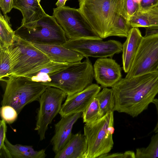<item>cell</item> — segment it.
Wrapping results in <instances>:
<instances>
[{
  "label": "cell",
  "mask_w": 158,
  "mask_h": 158,
  "mask_svg": "<svg viewBox=\"0 0 158 158\" xmlns=\"http://www.w3.org/2000/svg\"><path fill=\"white\" fill-rule=\"evenodd\" d=\"M111 87L114 111L137 117L148 109L158 94V71L122 78Z\"/></svg>",
  "instance_id": "1"
},
{
  "label": "cell",
  "mask_w": 158,
  "mask_h": 158,
  "mask_svg": "<svg viewBox=\"0 0 158 158\" xmlns=\"http://www.w3.org/2000/svg\"><path fill=\"white\" fill-rule=\"evenodd\" d=\"M79 10L102 39L110 36L120 13L121 0H78Z\"/></svg>",
  "instance_id": "2"
},
{
  "label": "cell",
  "mask_w": 158,
  "mask_h": 158,
  "mask_svg": "<svg viewBox=\"0 0 158 158\" xmlns=\"http://www.w3.org/2000/svg\"><path fill=\"white\" fill-rule=\"evenodd\" d=\"M94 78L93 67L87 58L82 62L70 63L64 69L50 77L47 81L42 83L58 88L67 96L82 91L92 84Z\"/></svg>",
  "instance_id": "3"
},
{
  "label": "cell",
  "mask_w": 158,
  "mask_h": 158,
  "mask_svg": "<svg viewBox=\"0 0 158 158\" xmlns=\"http://www.w3.org/2000/svg\"><path fill=\"white\" fill-rule=\"evenodd\" d=\"M6 82L1 105L13 107L18 114L27 105L38 101L48 87L26 76H11Z\"/></svg>",
  "instance_id": "4"
},
{
  "label": "cell",
  "mask_w": 158,
  "mask_h": 158,
  "mask_svg": "<svg viewBox=\"0 0 158 158\" xmlns=\"http://www.w3.org/2000/svg\"><path fill=\"white\" fill-rule=\"evenodd\" d=\"M113 112L85 125L84 135L88 147L83 158H98L108 153L113 148V134L114 131Z\"/></svg>",
  "instance_id": "5"
},
{
  "label": "cell",
  "mask_w": 158,
  "mask_h": 158,
  "mask_svg": "<svg viewBox=\"0 0 158 158\" xmlns=\"http://www.w3.org/2000/svg\"><path fill=\"white\" fill-rule=\"evenodd\" d=\"M15 32L19 37L32 43L62 45L68 40L56 19L47 14L32 27L20 26Z\"/></svg>",
  "instance_id": "6"
},
{
  "label": "cell",
  "mask_w": 158,
  "mask_h": 158,
  "mask_svg": "<svg viewBox=\"0 0 158 158\" xmlns=\"http://www.w3.org/2000/svg\"><path fill=\"white\" fill-rule=\"evenodd\" d=\"M52 16L64 30L69 40H102L77 9L64 6L53 9Z\"/></svg>",
  "instance_id": "7"
},
{
  "label": "cell",
  "mask_w": 158,
  "mask_h": 158,
  "mask_svg": "<svg viewBox=\"0 0 158 158\" xmlns=\"http://www.w3.org/2000/svg\"><path fill=\"white\" fill-rule=\"evenodd\" d=\"M67 96L62 90L51 86H48L40 96L34 129L37 131L40 141L45 139L49 125L59 113L63 102Z\"/></svg>",
  "instance_id": "8"
},
{
  "label": "cell",
  "mask_w": 158,
  "mask_h": 158,
  "mask_svg": "<svg viewBox=\"0 0 158 158\" xmlns=\"http://www.w3.org/2000/svg\"><path fill=\"white\" fill-rule=\"evenodd\" d=\"M158 71V33L143 37L131 67L125 77L131 78Z\"/></svg>",
  "instance_id": "9"
},
{
  "label": "cell",
  "mask_w": 158,
  "mask_h": 158,
  "mask_svg": "<svg viewBox=\"0 0 158 158\" xmlns=\"http://www.w3.org/2000/svg\"><path fill=\"white\" fill-rule=\"evenodd\" d=\"M15 42L21 48V54L19 62L13 70L11 76L28 77L54 61L32 43L18 35Z\"/></svg>",
  "instance_id": "10"
},
{
  "label": "cell",
  "mask_w": 158,
  "mask_h": 158,
  "mask_svg": "<svg viewBox=\"0 0 158 158\" xmlns=\"http://www.w3.org/2000/svg\"><path fill=\"white\" fill-rule=\"evenodd\" d=\"M76 52L86 58L89 57L99 58L112 57L122 52L123 44L119 41L109 40L85 39L69 40L62 44Z\"/></svg>",
  "instance_id": "11"
},
{
  "label": "cell",
  "mask_w": 158,
  "mask_h": 158,
  "mask_svg": "<svg viewBox=\"0 0 158 158\" xmlns=\"http://www.w3.org/2000/svg\"><path fill=\"white\" fill-rule=\"evenodd\" d=\"M101 89V87L97 84H92L80 92L67 95L59 113L61 117L82 113L95 98Z\"/></svg>",
  "instance_id": "12"
},
{
  "label": "cell",
  "mask_w": 158,
  "mask_h": 158,
  "mask_svg": "<svg viewBox=\"0 0 158 158\" xmlns=\"http://www.w3.org/2000/svg\"><path fill=\"white\" fill-rule=\"evenodd\" d=\"M93 69L94 78L103 88L112 87L122 78L120 65L112 58L98 59Z\"/></svg>",
  "instance_id": "13"
},
{
  "label": "cell",
  "mask_w": 158,
  "mask_h": 158,
  "mask_svg": "<svg viewBox=\"0 0 158 158\" xmlns=\"http://www.w3.org/2000/svg\"><path fill=\"white\" fill-rule=\"evenodd\" d=\"M82 114L79 112L62 117L55 124L54 134L50 142L55 155L64 148L70 139L73 126Z\"/></svg>",
  "instance_id": "14"
},
{
  "label": "cell",
  "mask_w": 158,
  "mask_h": 158,
  "mask_svg": "<svg viewBox=\"0 0 158 158\" xmlns=\"http://www.w3.org/2000/svg\"><path fill=\"white\" fill-rule=\"evenodd\" d=\"M40 2V0H13V8L20 10L23 16L21 26L32 27L46 14Z\"/></svg>",
  "instance_id": "15"
},
{
  "label": "cell",
  "mask_w": 158,
  "mask_h": 158,
  "mask_svg": "<svg viewBox=\"0 0 158 158\" xmlns=\"http://www.w3.org/2000/svg\"><path fill=\"white\" fill-rule=\"evenodd\" d=\"M32 44L55 61L73 63L81 61L84 58L81 54L66 48L62 45Z\"/></svg>",
  "instance_id": "16"
},
{
  "label": "cell",
  "mask_w": 158,
  "mask_h": 158,
  "mask_svg": "<svg viewBox=\"0 0 158 158\" xmlns=\"http://www.w3.org/2000/svg\"><path fill=\"white\" fill-rule=\"evenodd\" d=\"M143 37L138 28L132 27L123 44V68L125 73L128 72L131 67Z\"/></svg>",
  "instance_id": "17"
},
{
  "label": "cell",
  "mask_w": 158,
  "mask_h": 158,
  "mask_svg": "<svg viewBox=\"0 0 158 158\" xmlns=\"http://www.w3.org/2000/svg\"><path fill=\"white\" fill-rule=\"evenodd\" d=\"M21 54V48L15 42L14 45L6 48L0 47V79L11 76L13 70L19 62ZM7 78V79H8Z\"/></svg>",
  "instance_id": "18"
},
{
  "label": "cell",
  "mask_w": 158,
  "mask_h": 158,
  "mask_svg": "<svg viewBox=\"0 0 158 158\" xmlns=\"http://www.w3.org/2000/svg\"><path fill=\"white\" fill-rule=\"evenodd\" d=\"M88 147L84 135L79 132L72 136L64 148L55 154V158H83Z\"/></svg>",
  "instance_id": "19"
},
{
  "label": "cell",
  "mask_w": 158,
  "mask_h": 158,
  "mask_svg": "<svg viewBox=\"0 0 158 158\" xmlns=\"http://www.w3.org/2000/svg\"><path fill=\"white\" fill-rule=\"evenodd\" d=\"M129 23L132 27H158V5L145 11H138L131 18Z\"/></svg>",
  "instance_id": "20"
},
{
  "label": "cell",
  "mask_w": 158,
  "mask_h": 158,
  "mask_svg": "<svg viewBox=\"0 0 158 158\" xmlns=\"http://www.w3.org/2000/svg\"><path fill=\"white\" fill-rule=\"evenodd\" d=\"M5 144L12 158H44L47 156L44 149L36 151L32 146L13 144L6 138Z\"/></svg>",
  "instance_id": "21"
},
{
  "label": "cell",
  "mask_w": 158,
  "mask_h": 158,
  "mask_svg": "<svg viewBox=\"0 0 158 158\" xmlns=\"http://www.w3.org/2000/svg\"><path fill=\"white\" fill-rule=\"evenodd\" d=\"M10 17L6 14L0 15V47L8 48L14 45L17 35L11 28Z\"/></svg>",
  "instance_id": "22"
},
{
  "label": "cell",
  "mask_w": 158,
  "mask_h": 158,
  "mask_svg": "<svg viewBox=\"0 0 158 158\" xmlns=\"http://www.w3.org/2000/svg\"><path fill=\"white\" fill-rule=\"evenodd\" d=\"M70 63L53 61L51 64L36 73L28 77L32 80L41 83L47 81L50 77L64 69Z\"/></svg>",
  "instance_id": "23"
},
{
  "label": "cell",
  "mask_w": 158,
  "mask_h": 158,
  "mask_svg": "<svg viewBox=\"0 0 158 158\" xmlns=\"http://www.w3.org/2000/svg\"><path fill=\"white\" fill-rule=\"evenodd\" d=\"M95 98L99 101L101 118L108 113L114 111V98L112 89L103 88L97 94Z\"/></svg>",
  "instance_id": "24"
},
{
  "label": "cell",
  "mask_w": 158,
  "mask_h": 158,
  "mask_svg": "<svg viewBox=\"0 0 158 158\" xmlns=\"http://www.w3.org/2000/svg\"><path fill=\"white\" fill-rule=\"evenodd\" d=\"M155 133L151 137L147 147L136 149L135 158H158V132Z\"/></svg>",
  "instance_id": "25"
},
{
  "label": "cell",
  "mask_w": 158,
  "mask_h": 158,
  "mask_svg": "<svg viewBox=\"0 0 158 158\" xmlns=\"http://www.w3.org/2000/svg\"><path fill=\"white\" fill-rule=\"evenodd\" d=\"M131 27L126 19L119 14L117 17L110 36H117L127 38Z\"/></svg>",
  "instance_id": "26"
},
{
  "label": "cell",
  "mask_w": 158,
  "mask_h": 158,
  "mask_svg": "<svg viewBox=\"0 0 158 158\" xmlns=\"http://www.w3.org/2000/svg\"><path fill=\"white\" fill-rule=\"evenodd\" d=\"M140 1V0H121L120 14L129 23L131 18L139 10Z\"/></svg>",
  "instance_id": "27"
},
{
  "label": "cell",
  "mask_w": 158,
  "mask_h": 158,
  "mask_svg": "<svg viewBox=\"0 0 158 158\" xmlns=\"http://www.w3.org/2000/svg\"><path fill=\"white\" fill-rule=\"evenodd\" d=\"M83 122L88 123L100 118V109L98 100L95 98L85 110L82 113Z\"/></svg>",
  "instance_id": "28"
},
{
  "label": "cell",
  "mask_w": 158,
  "mask_h": 158,
  "mask_svg": "<svg viewBox=\"0 0 158 158\" xmlns=\"http://www.w3.org/2000/svg\"><path fill=\"white\" fill-rule=\"evenodd\" d=\"M7 129L6 123L3 119L0 122V157L12 158L5 144Z\"/></svg>",
  "instance_id": "29"
},
{
  "label": "cell",
  "mask_w": 158,
  "mask_h": 158,
  "mask_svg": "<svg viewBox=\"0 0 158 158\" xmlns=\"http://www.w3.org/2000/svg\"><path fill=\"white\" fill-rule=\"evenodd\" d=\"M2 118L8 124L14 123L17 119L18 114L12 107L8 105L2 106L0 108Z\"/></svg>",
  "instance_id": "30"
},
{
  "label": "cell",
  "mask_w": 158,
  "mask_h": 158,
  "mask_svg": "<svg viewBox=\"0 0 158 158\" xmlns=\"http://www.w3.org/2000/svg\"><path fill=\"white\" fill-rule=\"evenodd\" d=\"M99 158H135V153L133 151H128L124 153H115L113 154H104L99 156Z\"/></svg>",
  "instance_id": "31"
},
{
  "label": "cell",
  "mask_w": 158,
  "mask_h": 158,
  "mask_svg": "<svg viewBox=\"0 0 158 158\" xmlns=\"http://www.w3.org/2000/svg\"><path fill=\"white\" fill-rule=\"evenodd\" d=\"M157 5L158 0H140L139 11H145Z\"/></svg>",
  "instance_id": "32"
},
{
  "label": "cell",
  "mask_w": 158,
  "mask_h": 158,
  "mask_svg": "<svg viewBox=\"0 0 158 158\" xmlns=\"http://www.w3.org/2000/svg\"><path fill=\"white\" fill-rule=\"evenodd\" d=\"M0 7L3 14L10 12L13 8V0H0Z\"/></svg>",
  "instance_id": "33"
},
{
  "label": "cell",
  "mask_w": 158,
  "mask_h": 158,
  "mask_svg": "<svg viewBox=\"0 0 158 158\" xmlns=\"http://www.w3.org/2000/svg\"><path fill=\"white\" fill-rule=\"evenodd\" d=\"M152 103L155 105L157 114V121L156 124L153 130V132L156 133L158 132V98H154L152 102Z\"/></svg>",
  "instance_id": "34"
},
{
  "label": "cell",
  "mask_w": 158,
  "mask_h": 158,
  "mask_svg": "<svg viewBox=\"0 0 158 158\" xmlns=\"http://www.w3.org/2000/svg\"><path fill=\"white\" fill-rule=\"evenodd\" d=\"M158 33V27L147 28L145 35L156 34Z\"/></svg>",
  "instance_id": "35"
},
{
  "label": "cell",
  "mask_w": 158,
  "mask_h": 158,
  "mask_svg": "<svg viewBox=\"0 0 158 158\" xmlns=\"http://www.w3.org/2000/svg\"><path fill=\"white\" fill-rule=\"evenodd\" d=\"M67 0H58L56 3L57 7L60 8L65 6V3Z\"/></svg>",
  "instance_id": "36"
}]
</instances>
